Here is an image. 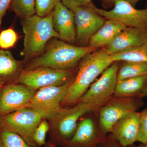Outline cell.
Segmentation results:
<instances>
[{
  "mask_svg": "<svg viewBox=\"0 0 147 147\" xmlns=\"http://www.w3.org/2000/svg\"><path fill=\"white\" fill-rule=\"evenodd\" d=\"M114 62L111 55L103 47L84 56L78 64L76 74L67 88L63 104H76L98 76Z\"/></svg>",
  "mask_w": 147,
  "mask_h": 147,
  "instance_id": "1",
  "label": "cell"
},
{
  "mask_svg": "<svg viewBox=\"0 0 147 147\" xmlns=\"http://www.w3.org/2000/svg\"><path fill=\"white\" fill-rule=\"evenodd\" d=\"M97 49L89 45L76 46L59 38H53L47 43L44 52L33 59L26 69L39 67L72 69L76 68L84 56Z\"/></svg>",
  "mask_w": 147,
  "mask_h": 147,
  "instance_id": "2",
  "label": "cell"
},
{
  "mask_svg": "<svg viewBox=\"0 0 147 147\" xmlns=\"http://www.w3.org/2000/svg\"><path fill=\"white\" fill-rule=\"evenodd\" d=\"M22 19L24 34L22 53L24 61H28L41 55L49 41L54 38L59 39V36L53 27V12L44 17L35 14Z\"/></svg>",
  "mask_w": 147,
  "mask_h": 147,
  "instance_id": "3",
  "label": "cell"
},
{
  "mask_svg": "<svg viewBox=\"0 0 147 147\" xmlns=\"http://www.w3.org/2000/svg\"><path fill=\"white\" fill-rule=\"evenodd\" d=\"M98 109L95 105L81 102H77L71 108H61L50 120L52 124L50 142L57 146H62L73 136L79 119Z\"/></svg>",
  "mask_w": 147,
  "mask_h": 147,
  "instance_id": "4",
  "label": "cell"
},
{
  "mask_svg": "<svg viewBox=\"0 0 147 147\" xmlns=\"http://www.w3.org/2000/svg\"><path fill=\"white\" fill-rule=\"evenodd\" d=\"M45 117L32 108H24L0 116V129L13 131L21 136L32 147H38L34 136L36 129Z\"/></svg>",
  "mask_w": 147,
  "mask_h": 147,
  "instance_id": "5",
  "label": "cell"
},
{
  "mask_svg": "<svg viewBox=\"0 0 147 147\" xmlns=\"http://www.w3.org/2000/svg\"><path fill=\"white\" fill-rule=\"evenodd\" d=\"M76 71V68L66 70L47 67L25 69L14 83L23 84L36 90L44 87L61 86L72 81Z\"/></svg>",
  "mask_w": 147,
  "mask_h": 147,
  "instance_id": "6",
  "label": "cell"
},
{
  "mask_svg": "<svg viewBox=\"0 0 147 147\" xmlns=\"http://www.w3.org/2000/svg\"><path fill=\"white\" fill-rule=\"evenodd\" d=\"M144 104L141 98L114 96L98 110V125L100 131L108 135L119 120L129 114L137 112Z\"/></svg>",
  "mask_w": 147,
  "mask_h": 147,
  "instance_id": "7",
  "label": "cell"
},
{
  "mask_svg": "<svg viewBox=\"0 0 147 147\" xmlns=\"http://www.w3.org/2000/svg\"><path fill=\"white\" fill-rule=\"evenodd\" d=\"M118 62H114L90 86L78 102L89 103L100 108L113 97L118 82Z\"/></svg>",
  "mask_w": 147,
  "mask_h": 147,
  "instance_id": "8",
  "label": "cell"
},
{
  "mask_svg": "<svg viewBox=\"0 0 147 147\" xmlns=\"http://www.w3.org/2000/svg\"><path fill=\"white\" fill-rule=\"evenodd\" d=\"M88 6L102 17L119 21L126 27L147 30V7L137 9L127 0H117L110 10L98 8L92 3Z\"/></svg>",
  "mask_w": 147,
  "mask_h": 147,
  "instance_id": "9",
  "label": "cell"
},
{
  "mask_svg": "<svg viewBox=\"0 0 147 147\" xmlns=\"http://www.w3.org/2000/svg\"><path fill=\"white\" fill-rule=\"evenodd\" d=\"M72 80L63 86H52L39 89L27 107L38 111L44 115L45 119L50 120L62 108L61 105L65 98L67 88Z\"/></svg>",
  "mask_w": 147,
  "mask_h": 147,
  "instance_id": "10",
  "label": "cell"
},
{
  "mask_svg": "<svg viewBox=\"0 0 147 147\" xmlns=\"http://www.w3.org/2000/svg\"><path fill=\"white\" fill-rule=\"evenodd\" d=\"M36 90L20 84L11 83L0 88V116L26 108Z\"/></svg>",
  "mask_w": 147,
  "mask_h": 147,
  "instance_id": "11",
  "label": "cell"
},
{
  "mask_svg": "<svg viewBox=\"0 0 147 147\" xmlns=\"http://www.w3.org/2000/svg\"><path fill=\"white\" fill-rule=\"evenodd\" d=\"M76 32V42L80 46H88L90 38L105 22L102 16L89 7H78L74 11Z\"/></svg>",
  "mask_w": 147,
  "mask_h": 147,
  "instance_id": "12",
  "label": "cell"
},
{
  "mask_svg": "<svg viewBox=\"0 0 147 147\" xmlns=\"http://www.w3.org/2000/svg\"><path fill=\"white\" fill-rule=\"evenodd\" d=\"M107 136L100 131L93 117H87L78 124L71 139L60 147H98Z\"/></svg>",
  "mask_w": 147,
  "mask_h": 147,
  "instance_id": "13",
  "label": "cell"
},
{
  "mask_svg": "<svg viewBox=\"0 0 147 147\" xmlns=\"http://www.w3.org/2000/svg\"><path fill=\"white\" fill-rule=\"evenodd\" d=\"M53 27L59 35V39L73 44L76 42L74 14L61 2L53 11Z\"/></svg>",
  "mask_w": 147,
  "mask_h": 147,
  "instance_id": "14",
  "label": "cell"
},
{
  "mask_svg": "<svg viewBox=\"0 0 147 147\" xmlns=\"http://www.w3.org/2000/svg\"><path fill=\"white\" fill-rule=\"evenodd\" d=\"M139 117L138 112L125 116L115 124L109 134L124 146L134 145L138 142Z\"/></svg>",
  "mask_w": 147,
  "mask_h": 147,
  "instance_id": "15",
  "label": "cell"
},
{
  "mask_svg": "<svg viewBox=\"0 0 147 147\" xmlns=\"http://www.w3.org/2000/svg\"><path fill=\"white\" fill-rule=\"evenodd\" d=\"M147 40V30L126 27L120 32L112 42L103 47L110 55L139 46Z\"/></svg>",
  "mask_w": 147,
  "mask_h": 147,
  "instance_id": "16",
  "label": "cell"
},
{
  "mask_svg": "<svg viewBox=\"0 0 147 147\" xmlns=\"http://www.w3.org/2000/svg\"><path fill=\"white\" fill-rule=\"evenodd\" d=\"M24 62L17 60L10 51L0 50V85L14 83L23 69Z\"/></svg>",
  "mask_w": 147,
  "mask_h": 147,
  "instance_id": "17",
  "label": "cell"
},
{
  "mask_svg": "<svg viewBox=\"0 0 147 147\" xmlns=\"http://www.w3.org/2000/svg\"><path fill=\"white\" fill-rule=\"evenodd\" d=\"M115 96L141 98L147 96V75L118 81Z\"/></svg>",
  "mask_w": 147,
  "mask_h": 147,
  "instance_id": "18",
  "label": "cell"
},
{
  "mask_svg": "<svg viewBox=\"0 0 147 147\" xmlns=\"http://www.w3.org/2000/svg\"><path fill=\"white\" fill-rule=\"evenodd\" d=\"M126 27L119 21L107 19L92 37L89 42V46L97 48L105 47L112 42L119 33Z\"/></svg>",
  "mask_w": 147,
  "mask_h": 147,
  "instance_id": "19",
  "label": "cell"
},
{
  "mask_svg": "<svg viewBox=\"0 0 147 147\" xmlns=\"http://www.w3.org/2000/svg\"><path fill=\"white\" fill-rule=\"evenodd\" d=\"M113 61L147 62V40L139 46L131 47L111 55Z\"/></svg>",
  "mask_w": 147,
  "mask_h": 147,
  "instance_id": "20",
  "label": "cell"
},
{
  "mask_svg": "<svg viewBox=\"0 0 147 147\" xmlns=\"http://www.w3.org/2000/svg\"><path fill=\"white\" fill-rule=\"evenodd\" d=\"M145 75H147V62L125 61L119 67L118 81Z\"/></svg>",
  "mask_w": 147,
  "mask_h": 147,
  "instance_id": "21",
  "label": "cell"
},
{
  "mask_svg": "<svg viewBox=\"0 0 147 147\" xmlns=\"http://www.w3.org/2000/svg\"><path fill=\"white\" fill-rule=\"evenodd\" d=\"M0 147H32L20 135L13 131L0 129Z\"/></svg>",
  "mask_w": 147,
  "mask_h": 147,
  "instance_id": "22",
  "label": "cell"
},
{
  "mask_svg": "<svg viewBox=\"0 0 147 147\" xmlns=\"http://www.w3.org/2000/svg\"><path fill=\"white\" fill-rule=\"evenodd\" d=\"M10 7L16 16L22 18L36 13L35 0H12Z\"/></svg>",
  "mask_w": 147,
  "mask_h": 147,
  "instance_id": "23",
  "label": "cell"
},
{
  "mask_svg": "<svg viewBox=\"0 0 147 147\" xmlns=\"http://www.w3.org/2000/svg\"><path fill=\"white\" fill-rule=\"evenodd\" d=\"M18 39V35L13 29L3 30L0 33V48L6 50L13 47Z\"/></svg>",
  "mask_w": 147,
  "mask_h": 147,
  "instance_id": "24",
  "label": "cell"
},
{
  "mask_svg": "<svg viewBox=\"0 0 147 147\" xmlns=\"http://www.w3.org/2000/svg\"><path fill=\"white\" fill-rule=\"evenodd\" d=\"M61 0H35L36 13L38 16L44 17L53 12Z\"/></svg>",
  "mask_w": 147,
  "mask_h": 147,
  "instance_id": "25",
  "label": "cell"
},
{
  "mask_svg": "<svg viewBox=\"0 0 147 147\" xmlns=\"http://www.w3.org/2000/svg\"><path fill=\"white\" fill-rule=\"evenodd\" d=\"M47 120L42 119L35 131L34 139L35 143L38 147L44 146L46 144V136L50 129V125Z\"/></svg>",
  "mask_w": 147,
  "mask_h": 147,
  "instance_id": "26",
  "label": "cell"
},
{
  "mask_svg": "<svg viewBox=\"0 0 147 147\" xmlns=\"http://www.w3.org/2000/svg\"><path fill=\"white\" fill-rule=\"evenodd\" d=\"M139 127L138 142L146 144L147 143V108L140 113Z\"/></svg>",
  "mask_w": 147,
  "mask_h": 147,
  "instance_id": "27",
  "label": "cell"
},
{
  "mask_svg": "<svg viewBox=\"0 0 147 147\" xmlns=\"http://www.w3.org/2000/svg\"><path fill=\"white\" fill-rule=\"evenodd\" d=\"M61 2L74 11L80 7L90 5L92 3V0H61Z\"/></svg>",
  "mask_w": 147,
  "mask_h": 147,
  "instance_id": "28",
  "label": "cell"
},
{
  "mask_svg": "<svg viewBox=\"0 0 147 147\" xmlns=\"http://www.w3.org/2000/svg\"><path fill=\"white\" fill-rule=\"evenodd\" d=\"M98 147H137L134 145L129 146H124L117 140L113 137L110 134L107 135L106 139L104 142L98 145Z\"/></svg>",
  "mask_w": 147,
  "mask_h": 147,
  "instance_id": "29",
  "label": "cell"
},
{
  "mask_svg": "<svg viewBox=\"0 0 147 147\" xmlns=\"http://www.w3.org/2000/svg\"><path fill=\"white\" fill-rule=\"evenodd\" d=\"M12 0H0V26L1 25L3 19L6 13Z\"/></svg>",
  "mask_w": 147,
  "mask_h": 147,
  "instance_id": "30",
  "label": "cell"
},
{
  "mask_svg": "<svg viewBox=\"0 0 147 147\" xmlns=\"http://www.w3.org/2000/svg\"><path fill=\"white\" fill-rule=\"evenodd\" d=\"M43 147H57V145L51 142H47L43 146Z\"/></svg>",
  "mask_w": 147,
  "mask_h": 147,
  "instance_id": "31",
  "label": "cell"
},
{
  "mask_svg": "<svg viewBox=\"0 0 147 147\" xmlns=\"http://www.w3.org/2000/svg\"><path fill=\"white\" fill-rule=\"evenodd\" d=\"M127 1L133 6L135 7L137 3L141 0H127Z\"/></svg>",
  "mask_w": 147,
  "mask_h": 147,
  "instance_id": "32",
  "label": "cell"
},
{
  "mask_svg": "<svg viewBox=\"0 0 147 147\" xmlns=\"http://www.w3.org/2000/svg\"><path fill=\"white\" fill-rule=\"evenodd\" d=\"M137 147H147V143L145 144H142Z\"/></svg>",
  "mask_w": 147,
  "mask_h": 147,
  "instance_id": "33",
  "label": "cell"
},
{
  "mask_svg": "<svg viewBox=\"0 0 147 147\" xmlns=\"http://www.w3.org/2000/svg\"><path fill=\"white\" fill-rule=\"evenodd\" d=\"M108 2L113 3H115V2L117 0H104Z\"/></svg>",
  "mask_w": 147,
  "mask_h": 147,
  "instance_id": "34",
  "label": "cell"
}]
</instances>
